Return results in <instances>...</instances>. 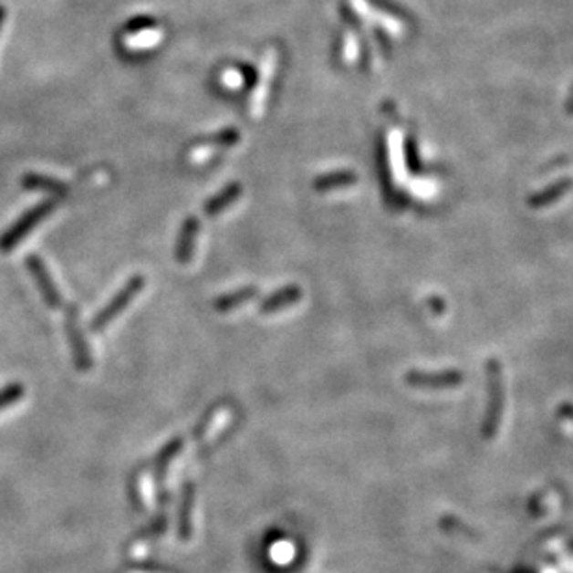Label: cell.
Here are the masks:
<instances>
[{
	"mask_svg": "<svg viewBox=\"0 0 573 573\" xmlns=\"http://www.w3.org/2000/svg\"><path fill=\"white\" fill-rule=\"evenodd\" d=\"M243 196V186L241 184H229L225 186L222 193H218L214 198H211L207 203H205V213L209 216H216L220 214L222 211H225L227 207H231L238 198Z\"/></svg>",
	"mask_w": 573,
	"mask_h": 573,
	"instance_id": "9",
	"label": "cell"
},
{
	"mask_svg": "<svg viewBox=\"0 0 573 573\" xmlns=\"http://www.w3.org/2000/svg\"><path fill=\"white\" fill-rule=\"evenodd\" d=\"M181 447H182V440H173V442H170L162 451H161V454L157 456V460H155V464H157V471H159V476H162L164 474V467L170 464V460L173 458V456H177V453L181 451Z\"/></svg>",
	"mask_w": 573,
	"mask_h": 573,
	"instance_id": "15",
	"label": "cell"
},
{
	"mask_svg": "<svg viewBox=\"0 0 573 573\" xmlns=\"http://www.w3.org/2000/svg\"><path fill=\"white\" fill-rule=\"evenodd\" d=\"M408 381L413 386H422V388H443V386H453L460 384L462 378L458 374H422V372H412L408 376Z\"/></svg>",
	"mask_w": 573,
	"mask_h": 573,
	"instance_id": "12",
	"label": "cell"
},
{
	"mask_svg": "<svg viewBox=\"0 0 573 573\" xmlns=\"http://www.w3.org/2000/svg\"><path fill=\"white\" fill-rule=\"evenodd\" d=\"M66 331H68V339L71 345V352H73V359L78 370H89L93 367V356L89 354L88 343L84 339V333L80 329L78 324V315H75V311H71L66 318Z\"/></svg>",
	"mask_w": 573,
	"mask_h": 573,
	"instance_id": "4",
	"label": "cell"
},
{
	"mask_svg": "<svg viewBox=\"0 0 573 573\" xmlns=\"http://www.w3.org/2000/svg\"><path fill=\"white\" fill-rule=\"evenodd\" d=\"M5 21H6V8L0 5V28L5 26Z\"/></svg>",
	"mask_w": 573,
	"mask_h": 573,
	"instance_id": "19",
	"label": "cell"
},
{
	"mask_svg": "<svg viewBox=\"0 0 573 573\" xmlns=\"http://www.w3.org/2000/svg\"><path fill=\"white\" fill-rule=\"evenodd\" d=\"M302 298V289L297 285H289L283 286V289L276 291L272 297H268L263 304H261V313L263 315H270V313H277L285 307H289L293 304H297Z\"/></svg>",
	"mask_w": 573,
	"mask_h": 573,
	"instance_id": "7",
	"label": "cell"
},
{
	"mask_svg": "<svg viewBox=\"0 0 573 573\" xmlns=\"http://www.w3.org/2000/svg\"><path fill=\"white\" fill-rule=\"evenodd\" d=\"M25 397V386L19 384V381H16V384H10L6 388L0 390V412L3 410H8L10 406H14L16 402L23 401Z\"/></svg>",
	"mask_w": 573,
	"mask_h": 573,
	"instance_id": "14",
	"label": "cell"
},
{
	"mask_svg": "<svg viewBox=\"0 0 573 573\" xmlns=\"http://www.w3.org/2000/svg\"><path fill=\"white\" fill-rule=\"evenodd\" d=\"M356 173L354 172H331V173H324L320 177L315 179L313 186L318 193H329V190H338V188H345V186H352L356 182Z\"/></svg>",
	"mask_w": 573,
	"mask_h": 573,
	"instance_id": "11",
	"label": "cell"
},
{
	"mask_svg": "<svg viewBox=\"0 0 573 573\" xmlns=\"http://www.w3.org/2000/svg\"><path fill=\"white\" fill-rule=\"evenodd\" d=\"M238 141V132L233 130V129H225L214 136H211L205 143H209V146H220V148H231L234 146V143Z\"/></svg>",
	"mask_w": 573,
	"mask_h": 573,
	"instance_id": "16",
	"label": "cell"
},
{
	"mask_svg": "<svg viewBox=\"0 0 573 573\" xmlns=\"http://www.w3.org/2000/svg\"><path fill=\"white\" fill-rule=\"evenodd\" d=\"M193 508H194V486L186 484L181 495L179 508V538L188 542L193 538Z\"/></svg>",
	"mask_w": 573,
	"mask_h": 573,
	"instance_id": "8",
	"label": "cell"
},
{
	"mask_svg": "<svg viewBox=\"0 0 573 573\" xmlns=\"http://www.w3.org/2000/svg\"><path fill=\"white\" fill-rule=\"evenodd\" d=\"M25 265H26L30 276L34 277L45 304L49 306L51 309H62L64 307V297L60 295L53 276L49 274V268H47V265L41 261V257L36 254H30L26 257Z\"/></svg>",
	"mask_w": 573,
	"mask_h": 573,
	"instance_id": "3",
	"label": "cell"
},
{
	"mask_svg": "<svg viewBox=\"0 0 573 573\" xmlns=\"http://www.w3.org/2000/svg\"><path fill=\"white\" fill-rule=\"evenodd\" d=\"M159 39H161L159 32H151V34H150V30H148V32L134 34V36H129V43H130L132 47H148V45L157 43Z\"/></svg>",
	"mask_w": 573,
	"mask_h": 573,
	"instance_id": "18",
	"label": "cell"
},
{
	"mask_svg": "<svg viewBox=\"0 0 573 573\" xmlns=\"http://www.w3.org/2000/svg\"><path fill=\"white\" fill-rule=\"evenodd\" d=\"M155 21L151 17H134L132 21L127 23L125 26V32L127 36H134V34H140V32H148L151 28H155Z\"/></svg>",
	"mask_w": 573,
	"mask_h": 573,
	"instance_id": "17",
	"label": "cell"
},
{
	"mask_svg": "<svg viewBox=\"0 0 573 573\" xmlns=\"http://www.w3.org/2000/svg\"><path fill=\"white\" fill-rule=\"evenodd\" d=\"M57 209V202H43L32 209H28L17 222H14L3 234H0V252L8 254L17 248L23 238L36 229L45 218H49Z\"/></svg>",
	"mask_w": 573,
	"mask_h": 573,
	"instance_id": "1",
	"label": "cell"
},
{
	"mask_svg": "<svg viewBox=\"0 0 573 573\" xmlns=\"http://www.w3.org/2000/svg\"><path fill=\"white\" fill-rule=\"evenodd\" d=\"M257 297H259V291L255 289V286H245V289H238L234 293L220 297L214 302V309L220 311V313H227V311H233L236 307H241V306L252 302Z\"/></svg>",
	"mask_w": 573,
	"mask_h": 573,
	"instance_id": "10",
	"label": "cell"
},
{
	"mask_svg": "<svg viewBox=\"0 0 573 573\" xmlns=\"http://www.w3.org/2000/svg\"><path fill=\"white\" fill-rule=\"evenodd\" d=\"M21 184H23V188H26V190H41V193L53 194V196H57V198L66 196L68 190H69L64 181H58V179H55V177L43 175V173H26V175H23Z\"/></svg>",
	"mask_w": 573,
	"mask_h": 573,
	"instance_id": "6",
	"label": "cell"
},
{
	"mask_svg": "<svg viewBox=\"0 0 573 573\" xmlns=\"http://www.w3.org/2000/svg\"><path fill=\"white\" fill-rule=\"evenodd\" d=\"M198 233H200V220L198 218H188L182 224L179 243H177V252H175L179 263L186 265V263L193 261L196 241H198Z\"/></svg>",
	"mask_w": 573,
	"mask_h": 573,
	"instance_id": "5",
	"label": "cell"
},
{
	"mask_svg": "<svg viewBox=\"0 0 573 573\" xmlns=\"http://www.w3.org/2000/svg\"><path fill=\"white\" fill-rule=\"evenodd\" d=\"M143 286H146V279H143V276H134L127 281V285L123 286V289L112 298V302L101 309L98 313V317L93 318V322L89 324V328L93 331H101L105 329L121 311H125L129 307V304L141 293Z\"/></svg>",
	"mask_w": 573,
	"mask_h": 573,
	"instance_id": "2",
	"label": "cell"
},
{
	"mask_svg": "<svg viewBox=\"0 0 573 573\" xmlns=\"http://www.w3.org/2000/svg\"><path fill=\"white\" fill-rule=\"evenodd\" d=\"M229 415H231V412H229L227 408H216V410L205 419V422L200 426L196 438H198L200 442L209 440V438L216 432V430L224 428V424L229 421Z\"/></svg>",
	"mask_w": 573,
	"mask_h": 573,
	"instance_id": "13",
	"label": "cell"
}]
</instances>
